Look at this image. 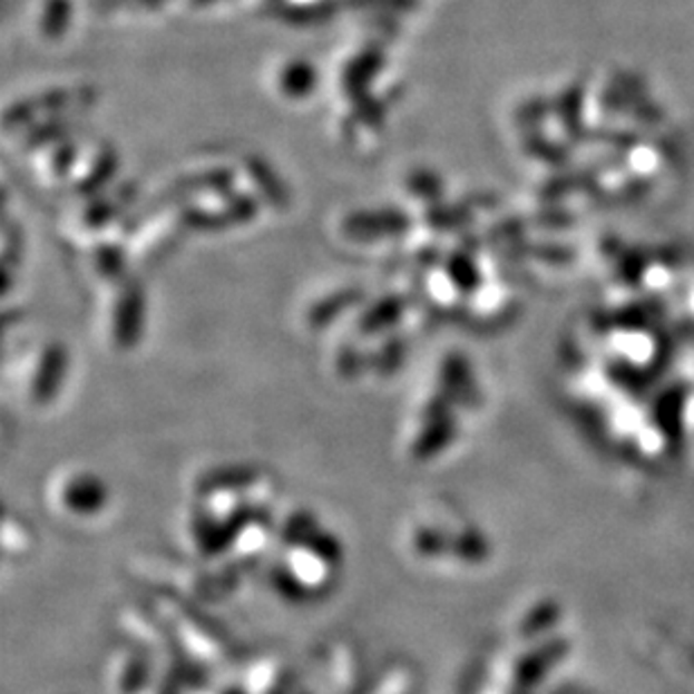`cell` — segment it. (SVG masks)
<instances>
[{
  "mask_svg": "<svg viewBox=\"0 0 694 694\" xmlns=\"http://www.w3.org/2000/svg\"><path fill=\"white\" fill-rule=\"evenodd\" d=\"M411 218L402 209H364L353 212L342 221L344 236L353 241H378L395 238L407 234Z\"/></svg>",
  "mask_w": 694,
  "mask_h": 694,
  "instance_id": "obj_1",
  "label": "cell"
},
{
  "mask_svg": "<svg viewBox=\"0 0 694 694\" xmlns=\"http://www.w3.org/2000/svg\"><path fill=\"white\" fill-rule=\"evenodd\" d=\"M384 66V55L378 48L364 50L362 55H358L355 59L349 61V66L344 68L342 75V90L351 97L358 99L362 95L369 92L371 81L382 72Z\"/></svg>",
  "mask_w": 694,
  "mask_h": 694,
  "instance_id": "obj_2",
  "label": "cell"
},
{
  "mask_svg": "<svg viewBox=\"0 0 694 694\" xmlns=\"http://www.w3.org/2000/svg\"><path fill=\"white\" fill-rule=\"evenodd\" d=\"M70 101V92L68 90H61V88H55V90H46L37 97H30L26 101H17L8 113H6V124L8 128H14V126H21V124H28L32 121L37 115L41 113H57L61 108H66Z\"/></svg>",
  "mask_w": 694,
  "mask_h": 694,
  "instance_id": "obj_3",
  "label": "cell"
},
{
  "mask_svg": "<svg viewBox=\"0 0 694 694\" xmlns=\"http://www.w3.org/2000/svg\"><path fill=\"white\" fill-rule=\"evenodd\" d=\"M245 167H247L250 178L254 180L256 189L263 194V198L270 205L280 207V209L291 205V192H289L286 183L280 178V174L274 172L272 165H267L261 156H250L245 160Z\"/></svg>",
  "mask_w": 694,
  "mask_h": 694,
  "instance_id": "obj_4",
  "label": "cell"
},
{
  "mask_svg": "<svg viewBox=\"0 0 694 694\" xmlns=\"http://www.w3.org/2000/svg\"><path fill=\"white\" fill-rule=\"evenodd\" d=\"M320 72L306 59H295L280 72V90L291 99H306L317 90Z\"/></svg>",
  "mask_w": 694,
  "mask_h": 694,
  "instance_id": "obj_5",
  "label": "cell"
},
{
  "mask_svg": "<svg viewBox=\"0 0 694 694\" xmlns=\"http://www.w3.org/2000/svg\"><path fill=\"white\" fill-rule=\"evenodd\" d=\"M140 315H143V295L137 289H128L117 309V335L121 342L133 340L135 329L140 326Z\"/></svg>",
  "mask_w": 694,
  "mask_h": 694,
  "instance_id": "obj_6",
  "label": "cell"
},
{
  "mask_svg": "<svg viewBox=\"0 0 694 694\" xmlns=\"http://www.w3.org/2000/svg\"><path fill=\"white\" fill-rule=\"evenodd\" d=\"M72 21L70 0H48L41 17V30L48 39H61Z\"/></svg>",
  "mask_w": 694,
  "mask_h": 694,
  "instance_id": "obj_7",
  "label": "cell"
},
{
  "mask_svg": "<svg viewBox=\"0 0 694 694\" xmlns=\"http://www.w3.org/2000/svg\"><path fill=\"white\" fill-rule=\"evenodd\" d=\"M117 167H119L117 154H115L110 147L104 149V151L97 156V160H95L92 169L88 172L86 180L79 185V192H81V194H95V192H99L101 187H106V183L113 180Z\"/></svg>",
  "mask_w": 694,
  "mask_h": 694,
  "instance_id": "obj_8",
  "label": "cell"
},
{
  "mask_svg": "<svg viewBox=\"0 0 694 694\" xmlns=\"http://www.w3.org/2000/svg\"><path fill=\"white\" fill-rule=\"evenodd\" d=\"M360 297L358 291H344V293H338L333 297H329L326 302H322L317 309H313V322L315 324H324V322H331L338 313L346 311L351 304H355Z\"/></svg>",
  "mask_w": 694,
  "mask_h": 694,
  "instance_id": "obj_9",
  "label": "cell"
},
{
  "mask_svg": "<svg viewBox=\"0 0 694 694\" xmlns=\"http://www.w3.org/2000/svg\"><path fill=\"white\" fill-rule=\"evenodd\" d=\"M404 311V300L402 297H387L382 302H378L364 317L366 326L371 329H382L387 324H391L400 313Z\"/></svg>",
  "mask_w": 694,
  "mask_h": 694,
  "instance_id": "obj_10",
  "label": "cell"
},
{
  "mask_svg": "<svg viewBox=\"0 0 694 694\" xmlns=\"http://www.w3.org/2000/svg\"><path fill=\"white\" fill-rule=\"evenodd\" d=\"M407 189L411 192V196H419V198H426V201H432V198H439L441 194V183L437 178V174L428 172V169H419V172H411L409 178H407Z\"/></svg>",
  "mask_w": 694,
  "mask_h": 694,
  "instance_id": "obj_11",
  "label": "cell"
},
{
  "mask_svg": "<svg viewBox=\"0 0 694 694\" xmlns=\"http://www.w3.org/2000/svg\"><path fill=\"white\" fill-rule=\"evenodd\" d=\"M335 12L333 3H311V6H300V8H289L286 21L300 23V26H311V23H322L331 19Z\"/></svg>",
  "mask_w": 694,
  "mask_h": 694,
  "instance_id": "obj_12",
  "label": "cell"
},
{
  "mask_svg": "<svg viewBox=\"0 0 694 694\" xmlns=\"http://www.w3.org/2000/svg\"><path fill=\"white\" fill-rule=\"evenodd\" d=\"M97 265L106 276H117L124 270V252L117 245H99Z\"/></svg>",
  "mask_w": 694,
  "mask_h": 694,
  "instance_id": "obj_13",
  "label": "cell"
},
{
  "mask_svg": "<svg viewBox=\"0 0 694 694\" xmlns=\"http://www.w3.org/2000/svg\"><path fill=\"white\" fill-rule=\"evenodd\" d=\"M117 214H119V203L113 201V198H101V201H97V203L88 209L86 223H88L90 227H101V225H106L108 221H113Z\"/></svg>",
  "mask_w": 694,
  "mask_h": 694,
  "instance_id": "obj_14",
  "label": "cell"
},
{
  "mask_svg": "<svg viewBox=\"0 0 694 694\" xmlns=\"http://www.w3.org/2000/svg\"><path fill=\"white\" fill-rule=\"evenodd\" d=\"M353 101H355V108H358V113H360L364 124H369V126H380L382 124V119H384L382 101H375L373 97H369V92L358 97V99H353Z\"/></svg>",
  "mask_w": 694,
  "mask_h": 694,
  "instance_id": "obj_15",
  "label": "cell"
},
{
  "mask_svg": "<svg viewBox=\"0 0 694 694\" xmlns=\"http://www.w3.org/2000/svg\"><path fill=\"white\" fill-rule=\"evenodd\" d=\"M75 158H77V147L70 145V143H66V145H61V147L57 149L55 160H52V169H55L59 176H63V174H68L70 167L75 165Z\"/></svg>",
  "mask_w": 694,
  "mask_h": 694,
  "instance_id": "obj_16",
  "label": "cell"
},
{
  "mask_svg": "<svg viewBox=\"0 0 694 694\" xmlns=\"http://www.w3.org/2000/svg\"><path fill=\"white\" fill-rule=\"evenodd\" d=\"M196 6H207V3H212V0H194Z\"/></svg>",
  "mask_w": 694,
  "mask_h": 694,
  "instance_id": "obj_17",
  "label": "cell"
}]
</instances>
